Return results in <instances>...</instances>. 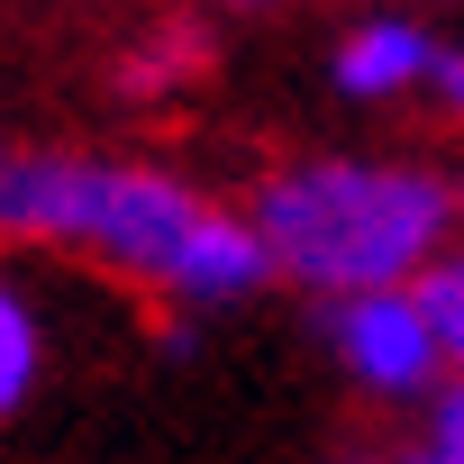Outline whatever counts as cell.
Listing matches in <instances>:
<instances>
[{
	"label": "cell",
	"instance_id": "obj_8",
	"mask_svg": "<svg viewBox=\"0 0 464 464\" xmlns=\"http://www.w3.org/2000/svg\"><path fill=\"white\" fill-rule=\"evenodd\" d=\"M428 101H437L446 119H464V46H446V55H437V82H428Z\"/></svg>",
	"mask_w": 464,
	"mask_h": 464
},
{
	"label": "cell",
	"instance_id": "obj_5",
	"mask_svg": "<svg viewBox=\"0 0 464 464\" xmlns=\"http://www.w3.org/2000/svg\"><path fill=\"white\" fill-rule=\"evenodd\" d=\"M200 73H209V19H191V10L137 28V46L119 55V92H128V101H173V92L200 82Z\"/></svg>",
	"mask_w": 464,
	"mask_h": 464
},
{
	"label": "cell",
	"instance_id": "obj_10",
	"mask_svg": "<svg viewBox=\"0 0 464 464\" xmlns=\"http://www.w3.org/2000/svg\"><path fill=\"white\" fill-rule=\"evenodd\" d=\"M373 464H455L437 437H419V446H392V455H373Z\"/></svg>",
	"mask_w": 464,
	"mask_h": 464
},
{
	"label": "cell",
	"instance_id": "obj_4",
	"mask_svg": "<svg viewBox=\"0 0 464 464\" xmlns=\"http://www.w3.org/2000/svg\"><path fill=\"white\" fill-rule=\"evenodd\" d=\"M437 55H446V37H428V28L401 19V10H373V19H355V28L337 37L328 82H337L346 101H410V92L437 82Z\"/></svg>",
	"mask_w": 464,
	"mask_h": 464
},
{
	"label": "cell",
	"instance_id": "obj_2",
	"mask_svg": "<svg viewBox=\"0 0 464 464\" xmlns=\"http://www.w3.org/2000/svg\"><path fill=\"white\" fill-rule=\"evenodd\" d=\"M274 283L328 301L419 292L464 237V182L410 155H292L246 191Z\"/></svg>",
	"mask_w": 464,
	"mask_h": 464
},
{
	"label": "cell",
	"instance_id": "obj_11",
	"mask_svg": "<svg viewBox=\"0 0 464 464\" xmlns=\"http://www.w3.org/2000/svg\"><path fill=\"white\" fill-rule=\"evenodd\" d=\"M200 10H209V19H265L274 0H200Z\"/></svg>",
	"mask_w": 464,
	"mask_h": 464
},
{
	"label": "cell",
	"instance_id": "obj_6",
	"mask_svg": "<svg viewBox=\"0 0 464 464\" xmlns=\"http://www.w3.org/2000/svg\"><path fill=\"white\" fill-rule=\"evenodd\" d=\"M37 373H46V319H37L28 283H19L10 265H0V428H10V419L28 410Z\"/></svg>",
	"mask_w": 464,
	"mask_h": 464
},
{
	"label": "cell",
	"instance_id": "obj_1",
	"mask_svg": "<svg viewBox=\"0 0 464 464\" xmlns=\"http://www.w3.org/2000/svg\"><path fill=\"white\" fill-rule=\"evenodd\" d=\"M0 246H46L73 265H101L173 310H237L274 283V256L237 200H209L200 182L128 155H55L19 146Z\"/></svg>",
	"mask_w": 464,
	"mask_h": 464
},
{
	"label": "cell",
	"instance_id": "obj_9",
	"mask_svg": "<svg viewBox=\"0 0 464 464\" xmlns=\"http://www.w3.org/2000/svg\"><path fill=\"white\" fill-rule=\"evenodd\" d=\"M428 437H437V446H446V455L464 464V392H446V401L428 410Z\"/></svg>",
	"mask_w": 464,
	"mask_h": 464
},
{
	"label": "cell",
	"instance_id": "obj_3",
	"mask_svg": "<svg viewBox=\"0 0 464 464\" xmlns=\"http://www.w3.org/2000/svg\"><path fill=\"white\" fill-rule=\"evenodd\" d=\"M328 355L337 373L364 392V401H446L455 392V364H446V337L428 319V292H364V301H328Z\"/></svg>",
	"mask_w": 464,
	"mask_h": 464
},
{
	"label": "cell",
	"instance_id": "obj_7",
	"mask_svg": "<svg viewBox=\"0 0 464 464\" xmlns=\"http://www.w3.org/2000/svg\"><path fill=\"white\" fill-rule=\"evenodd\" d=\"M419 292H428V319H437V337H446V364H455V392H464V237L446 246V265H437Z\"/></svg>",
	"mask_w": 464,
	"mask_h": 464
}]
</instances>
